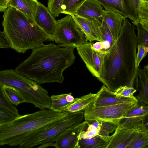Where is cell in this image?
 Listing matches in <instances>:
<instances>
[{
	"mask_svg": "<svg viewBox=\"0 0 148 148\" xmlns=\"http://www.w3.org/2000/svg\"><path fill=\"white\" fill-rule=\"evenodd\" d=\"M84 114V111L68 114L62 119L29 135L18 147L29 148L47 142H56L71 129L82 122Z\"/></svg>",
	"mask_w": 148,
	"mask_h": 148,
	"instance_id": "6",
	"label": "cell"
},
{
	"mask_svg": "<svg viewBox=\"0 0 148 148\" xmlns=\"http://www.w3.org/2000/svg\"><path fill=\"white\" fill-rule=\"evenodd\" d=\"M138 67L136 74L138 77L137 86L138 92L137 96L138 101L148 104V64L143 69Z\"/></svg>",
	"mask_w": 148,
	"mask_h": 148,
	"instance_id": "18",
	"label": "cell"
},
{
	"mask_svg": "<svg viewBox=\"0 0 148 148\" xmlns=\"http://www.w3.org/2000/svg\"><path fill=\"white\" fill-rule=\"evenodd\" d=\"M88 123L85 121L69 130L55 143L58 148H79V137L81 132L85 130Z\"/></svg>",
	"mask_w": 148,
	"mask_h": 148,
	"instance_id": "15",
	"label": "cell"
},
{
	"mask_svg": "<svg viewBox=\"0 0 148 148\" xmlns=\"http://www.w3.org/2000/svg\"><path fill=\"white\" fill-rule=\"evenodd\" d=\"M109 142L100 135L79 140V148H107Z\"/></svg>",
	"mask_w": 148,
	"mask_h": 148,
	"instance_id": "22",
	"label": "cell"
},
{
	"mask_svg": "<svg viewBox=\"0 0 148 148\" xmlns=\"http://www.w3.org/2000/svg\"><path fill=\"white\" fill-rule=\"evenodd\" d=\"M5 94L10 102L16 107L20 103H27L19 92L14 88L4 85Z\"/></svg>",
	"mask_w": 148,
	"mask_h": 148,
	"instance_id": "24",
	"label": "cell"
},
{
	"mask_svg": "<svg viewBox=\"0 0 148 148\" xmlns=\"http://www.w3.org/2000/svg\"><path fill=\"white\" fill-rule=\"evenodd\" d=\"M143 0H124L125 5V18L132 21L134 25L139 23L138 11L139 5Z\"/></svg>",
	"mask_w": 148,
	"mask_h": 148,
	"instance_id": "21",
	"label": "cell"
},
{
	"mask_svg": "<svg viewBox=\"0 0 148 148\" xmlns=\"http://www.w3.org/2000/svg\"><path fill=\"white\" fill-rule=\"evenodd\" d=\"M38 2L37 0H7V5L16 9L28 18L34 20Z\"/></svg>",
	"mask_w": 148,
	"mask_h": 148,
	"instance_id": "19",
	"label": "cell"
},
{
	"mask_svg": "<svg viewBox=\"0 0 148 148\" xmlns=\"http://www.w3.org/2000/svg\"><path fill=\"white\" fill-rule=\"evenodd\" d=\"M34 19L37 24L50 37V39L54 34L57 21L47 8L39 2Z\"/></svg>",
	"mask_w": 148,
	"mask_h": 148,
	"instance_id": "11",
	"label": "cell"
},
{
	"mask_svg": "<svg viewBox=\"0 0 148 148\" xmlns=\"http://www.w3.org/2000/svg\"><path fill=\"white\" fill-rule=\"evenodd\" d=\"M7 0H0V12H3L8 8Z\"/></svg>",
	"mask_w": 148,
	"mask_h": 148,
	"instance_id": "39",
	"label": "cell"
},
{
	"mask_svg": "<svg viewBox=\"0 0 148 148\" xmlns=\"http://www.w3.org/2000/svg\"><path fill=\"white\" fill-rule=\"evenodd\" d=\"M74 47H62L54 43L32 50L30 56L15 70L39 84L63 83V73L75 59Z\"/></svg>",
	"mask_w": 148,
	"mask_h": 148,
	"instance_id": "2",
	"label": "cell"
},
{
	"mask_svg": "<svg viewBox=\"0 0 148 148\" xmlns=\"http://www.w3.org/2000/svg\"><path fill=\"white\" fill-rule=\"evenodd\" d=\"M72 16L84 34L87 41L103 42L102 34L98 25L86 18L75 15Z\"/></svg>",
	"mask_w": 148,
	"mask_h": 148,
	"instance_id": "16",
	"label": "cell"
},
{
	"mask_svg": "<svg viewBox=\"0 0 148 148\" xmlns=\"http://www.w3.org/2000/svg\"><path fill=\"white\" fill-rule=\"evenodd\" d=\"M97 96V93H90L79 98H75L73 102L63 109L62 112H65L69 114L84 111L86 108L93 102Z\"/></svg>",
	"mask_w": 148,
	"mask_h": 148,
	"instance_id": "20",
	"label": "cell"
},
{
	"mask_svg": "<svg viewBox=\"0 0 148 148\" xmlns=\"http://www.w3.org/2000/svg\"><path fill=\"white\" fill-rule=\"evenodd\" d=\"M64 0H48L47 8L54 17L61 13V7Z\"/></svg>",
	"mask_w": 148,
	"mask_h": 148,
	"instance_id": "33",
	"label": "cell"
},
{
	"mask_svg": "<svg viewBox=\"0 0 148 148\" xmlns=\"http://www.w3.org/2000/svg\"><path fill=\"white\" fill-rule=\"evenodd\" d=\"M66 94L51 95L50 97L51 104L49 109L56 111L62 112L63 109L70 103L66 99Z\"/></svg>",
	"mask_w": 148,
	"mask_h": 148,
	"instance_id": "25",
	"label": "cell"
},
{
	"mask_svg": "<svg viewBox=\"0 0 148 148\" xmlns=\"http://www.w3.org/2000/svg\"><path fill=\"white\" fill-rule=\"evenodd\" d=\"M106 10H110L119 13L124 16L125 5L124 0H95Z\"/></svg>",
	"mask_w": 148,
	"mask_h": 148,
	"instance_id": "23",
	"label": "cell"
},
{
	"mask_svg": "<svg viewBox=\"0 0 148 148\" xmlns=\"http://www.w3.org/2000/svg\"><path fill=\"white\" fill-rule=\"evenodd\" d=\"M75 98L72 95V92L66 93V99L67 101L69 103H70L72 102L75 100Z\"/></svg>",
	"mask_w": 148,
	"mask_h": 148,
	"instance_id": "41",
	"label": "cell"
},
{
	"mask_svg": "<svg viewBox=\"0 0 148 148\" xmlns=\"http://www.w3.org/2000/svg\"><path fill=\"white\" fill-rule=\"evenodd\" d=\"M65 112L50 109L41 110L33 113L20 115L14 119L0 124V146H14L31 133L66 116Z\"/></svg>",
	"mask_w": 148,
	"mask_h": 148,
	"instance_id": "4",
	"label": "cell"
},
{
	"mask_svg": "<svg viewBox=\"0 0 148 148\" xmlns=\"http://www.w3.org/2000/svg\"><path fill=\"white\" fill-rule=\"evenodd\" d=\"M4 85L0 83V107L4 108L14 114L16 117L20 115L16 107L10 101L5 92Z\"/></svg>",
	"mask_w": 148,
	"mask_h": 148,
	"instance_id": "27",
	"label": "cell"
},
{
	"mask_svg": "<svg viewBox=\"0 0 148 148\" xmlns=\"http://www.w3.org/2000/svg\"><path fill=\"white\" fill-rule=\"evenodd\" d=\"M135 25L138 31L136 36L137 45H142L148 47V31L143 28L139 23Z\"/></svg>",
	"mask_w": 148,
	"mask_h": 148,
	"instance_id": "32",
	"label": "cell"
},
{
	"mask_svg": "<svg viewBox=\"0 0 148 148\" xmlns=\"http://www.w3.org/2000/svg\"><path fill=\"white\" fill-rule=\"evenodd\" d=\"M137 90L133 87L124 86H121L117 89L114 92V94L117 95L133 97H134L133 94Z\"/></svg>",
	"mask_w": 148,
	"mask_h": 148,
	"instance_id": "34",
	"label": "cell"
},
{
	"mask_svg": "<svg viewBox=\"0 0 148 148\" xmlns=\"http://www.w3.org/2000/svg\"><path fill=\"white\" fill-rule=\"evenodd\" d=\"M97 97L91 104L95 107L115 105L130 102H138L135 97H129L116 95L114 92L110 90L105 85H103L97 93Z\"/></svg>",
	"mask_w": 148,
	"mask_h": 148,
	"instance_id": "12",
	"label": "cell"
},
{
	"mask_svg": "<svg viewBox=\"0 0 148 148\" xmlns=\"http://www.w3.org/2000/svg\"><path fill=\"white\" fill-rule=\"evenodd\" d=\"M139 23L145 29L148 31V1L142 0L138 11Z\"/></svg>",
	"mask_w": 148,
	"mask_h": 148,
	"instance_id": "29",
	"label": "cell"
},
{
	"mask_svg": "<svg viewBox=\"0 0 148 148\" xmlns=\"http://www.w3.org/2000/svg\"><path fill=\"white\" fill-rule=\"evenodd\" d=\"M137 53L136 57V68L138 67L139 64L143 59L145 56L148 52V47L140 45H137Z\"/></svg>",
	"mask_w": 148,
	"mask_h": 148,
	"instance_id": "35",
	"label": "cell"
},
{
	"mask_svg": "<svg viewBox=\"0 0 148 148\" xmlns=\"http://www.w3.org/2000/svg\"><path fill=\"white\" fill-rule=\"evenodd\" d=\"M148 114V105L138 101L136 105L120 120L117 126L126 129H138L146 132L144 125Z\"/></svg>",
	"mask_w": 148,
	"mask_h": 148,
	"instance_id": "10",
	"label": "cell"
},
{
	"mask_svg": "<svg viewBox=\"0 0 148 148\" xmlns=\"http://www.w3.org/2000/svg\"><path fill=\"white\" fill-rule=\"evenodd\" d=\"M138 102H130L99 107H95L91 104L84 110V117L87 121L109 122L118 126L120 120L136 106Z\"/></svg>",
	"mask_w": 148,
	"mask_h": 148,
	"instance_id": "8",
	"label": "cell"
},
{
	"mask_svg": "<svg viewBox=\"0 0 148 148\" xmlns=\"http://www.w3.org/2000/svg\"><path fill=\"white\" fill-rule=\"evenodd\" d=\"M10 42L4 32L0 31V48L8 49L10 48Z\"/></svg>",
	"mask_w": 148,
	"mask_h": 148,
	"instance_id": "37",
	"label": "cell"
},
{
	"mask_svg": "<svg viewBox=\"0 0 148 148\" xmlns=\"http://www.w3.org/2000/svg\"><path fill=\"white\" fill-rule=\"evenodd\" d=\"M49 40L61 47L75 48L87 41L72 16L69 15L57 21L54 34Z\"/></svg>",
	"mask_w": 148,
	"mask_h": 148,
	"instance_id": "7",
	"label": "cell"
},
{
	"mask_svg": "<svg viewBox=\"0 0 148 148\" xmlns=\"http://www.w3.org/2000/svg\"><path fill=\"white\" fill-rule=\"evenodd\" d=\"M148 132L139 131L132 143L130 148H148Z\"/></svg>",
	"mask_w": 148,
	"mask_h": 148,
	"instance_id": "30",
	"label": "cell"
},
{
	"mask_svg": "<svg viewBox=\"0 0 148 148\" xmlns=\"http://www.w3.org/2000/svg\"><path fill=\"white\" fill-rule=\"evenodd\" d=\"M125 18L123 15L116 12L110 10H104L103 21L108 27L114 43L119 34Z\"/></svg>",
	"mask_w": 148,
	"mask_h": 148,
	"instance_id": "17",
	"label": "cell"
},
{
	"mask_svg": "<svg viewBox=\"0 0 148 148\" xmlns=\"http://www.w3.org/2000/svg\"><path fill=\"white\" fill-rule=\"evenodd\" d=\"M0 83L17 89L27 103L33 104L40 110L50 108L51 99L48 91L15 69L0 71Z\"/></svg>",
	"mask_w": 148,
	"mask_h": 148,
	"instance_id": "5",
	"label": "cell"
},
{
	"mask_svg": "<svg viewBox=\"0 0 148 148\" xmlns=\"http://www.w3.org/2000/svg\"><path fill=\"white\" fill-rule=\"evenodd\" d=\"M92 44V42L86 41L76 48L88 71L98 79L101 75L105 52L96 50Z\"/></svg>",
	"mask_w": 148,
	"mask_h": 148,
	"instance_id": "9",
	"label": "cell"
},
{
	"mask_svg": "<svg viewBox=\"0 0 148 148\" xmlns=\"http://www.w3.org/2000/svg\"><path fill=\"white\" fill-rule=\"evenodd\" d=\"M88 126L85 130L81 133L79 140L83 138H91L99 135L100 129V122L96 120L87 121Z\"/></svg>",
	"mask_w": 148,
	"mask_h": 148,
	"instance_id": "26",
	"label": "cell"
},
{
	"mask_svg": "<svg viewBox=\"0 0 148 148\" xmlns=\"http://www.w3.org/2000/svg\"><path fill=\"white\" fill-rule=\"evenodd\" d=\"M92 45L93 47L96 50L104 52L103 51L102 42L98 41L94 43H92Z\"/></svg>",
	"mask_w": 148,
	"mask_h": 148,
	"instance_id": "38",
	"label": "cell"
},
{
	"mask_svg": "<svg viewBox=\"0 0 148 148\" xmlns=\"http://www.w3.org/2000/svg\"><path fill=\"white\" fill-rule=\"evenodd\" d=\"M144 1H148V0H143Z\"/></svg>",
	"mask_w": 148,
	"mask_h": 148,
	"instance_id": "42",
	"label": "cell"
},
{
	"mask_svg": "<svg viewBox=\"0 0 148 148\" xmlns=\"http://www.w3.org/2000/svg\"><path fill=\"white\" fill-rule=\"evenodd\" d=\"M138 129H126L117 126L114 134L110 136L107 148H130Z\"/></svg>",
	"mask_w": 148,
	"mask_h": 148,
	"instance_id": "13",
	"label": "cell"
},
{
	"mask_svg": "<svg viewBox=\"0 0 148 148\" xmlns=\"http://www.w3.org/2000/svg\"><path fill=\"white\" fill-rule=\"evenodd\" d=\"M104 10L103 7L96 0H86L78 8L75 15L89 20L99 26L103 21Z\"/></svg>",
	"mask_w": 148,
	"mask_h": 148,
	"instance_id": "14",
	"label": "cell"
},
{
	"mask_svg": "<svg viewBox=\"0 0 148 148\" xmlns=\"http://www.w3.org/2000/svg\"><path fill=\"white\" fill-rule=\"evenodd\" d=\"M100 129L99 135L109 141L110 139L109 134L115 130L117 126L116 124L109 122H100Z\"/></svg>",
	"mask_w": 148,
	"mask_h": 148,
	"instance_id": "31",
	"label": "cell"
},
{
	"mask_svg": "<svg viewBox=\"0 0 148 148\" xmlns=\"http://www.w3.org/2000/svg\"><path fill=\"white\" fill-rule=\"evenodd\" d=\"M2 25L10 47L20 53L44 45L50 37L36 23L15 8L8 6L4 11Z\"/></svg>",
	"mask_w": 148,
	"mask_h": 148,
	"instance_id": "3",
	"label": "cell"
},
{
	"mask_svg": "<svg viewBox=\"0 0 148 148\" xmlns=\"http://www.w3.org/2000/svg\"><path fill=\"white\" fill-rule=\"evenodd\" d=\"M135 29L125 18L117 39L105 52L101 75L97 79L114 92L121 86L133 87L137 68Z\"/></svg>",
	"mask_w": 148,
	"mask_h": 148,
	"instance_id": "1",
	"label": "cell"
},
{
	"mask_svg": "<svg viewBox=\"0 0 148 148\" xmlns=\"http://www.w3.org/2000/svg\"><path fill=\"white\" fill-rule=\"evenodd\" d=\"M38 148H45L53 146L57 148V146L55 142H47L40 145Z\"/></svg>",
	"mask_w": 148,
	"mask_h": 148,
	"instance_id": "40",
	"label": "cell"
},
{
	"mask_svg": "<svg viewBox=\"0 0 148 148\" xmlns=\"http://www.w3.org/2000/svg\"><path fill=\"white\" fill-rule=\"evenodd\" d=\"M101 32L103 41V51H107L114 43L110 31L105 23L103 21L99 26Z\"/></svg>",
	"mask_w": 148,
	"mask_h": 148,
	"instance_id": "28",
	"label": "cell"
},
{
	"mask_svg": "<svg viewBox=\"0 0 148 148\" xmlns=\"http://www.w3.org/2000/svg\"><path fill=\"white\" fill-rule=\"evenodd\" d=\"M16 117L8 110L0 107V124L11 121Z\"/></svg>",
	"mask_w": 148,
	"mask_h": 148,
	"instance_id": "36",
	"label": "cell"
}]
</instances>
